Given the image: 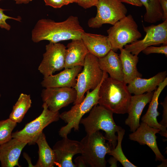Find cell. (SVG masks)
<instances>
[{"label":"cell","instance_id":"cell-1","mask_svg":"<svg viewBox=\"0 0 167 167\" xmlns=\"http://www.w3.org/2000/svg\"><path fill=\"white\" fill-rule=\"evenodd\" d=\"M84 32L78 17L70 16L66 20L56 22L49 19L37 21L32 31V40L35 43L47 40L53 43L81 39Z\"/></svg>","mask_w":167,"mask_h":167},{"label":"cell","instance_id":"cell-2","mask_svg":"<svg viewBox=\"0 0 167 167\" xmlns=\"http://www.w3.org/2000/svg\"><path fill=\"white\" fill-rule=\"evenodd\" d=\"M98 104L113 113H127L131 94L126 84L108 76L102 83L99 90Z\"/></svg>","mask_w":167,"mask_h":167},{"label":"cell","instance_id":"cell-3","mask_svg":"<svg viewBox=\"0 0 167 167\" xmlns=\"http://www.w3.org/2000/svg\"><path fill=\"white\" fill-rule=\"evenodd\" d=\"M113 113L103 106L96 105L90 111L88 115L81 119L80 123L84 126L87 134H91L102 130L105 132V137L114 148L116 146L118 136L116 132L121 128L115 123Z\"/></svg>","mask_w":167,"mask_h":167},{"label":"cell","instance_id":"cell-4","mask_svg":"<svg viewBox=\"0 0 167 167\" xmlns=\"http://www.w3.org/2000/svg\"><path fill=\"white\" fill-rule=\"evenodd\" d=\"M108 76V74L103 71L102 81L96 88L91 91H87L86 96L81 102L74 105L70 110L60 114V118L67 123L59 131L60 136L62 138L67 137L73 128L75 131H79V124L83 116L98 104L100 87L104 79Z\"/></svg>","mask_w":167,"mask_h":167},{"label":"cell","instance_id":"cell-5","mask_svg":"<svg viewBox=\"0 0 167 167\" xmlns=\"http://www.w3.org/2000/svg\"><path fill=\"white\" fill-rule=\"evenodd\" d=\"M102 133L98 131L87 134L80 141L83 145L81 156L87 166L91 167H105V156L113 149Z\"/></svg>","mask_w":167,"mask_h":167},{"label":"cell","instance_id":"cell-6","mask_svg":"<svg viewBox=\"0 0 167 167\" xmlns=\"http://www.w3.org/2000/svg\"><path fill=\"white\" fill-rule=\"evenodd\" d=\"M83 67L77 76L74 88L76 91L77 98L74 105L81 102L86 92L96 88L101 82L103 76V71L100 67L98 58L89 52L85 57Z\"/></svg>","mask_w":167,"mask_h":167},{"label":"cell","instance_id":"cell-7","mask_svg":"<svg viewBox=\"0 0 167 167\" xmlns=\"http://www.w3.org/2000/svg\"><path fill=\"white\" fill-rule=\"evenodd\" d=\"M107 32L112 50L115 52L125 45L138 40L142 36L137 24L131 14L126 15L113 25Z\"/></svg>","mask_w":167,"mask_h":167},{"label":"cell","instance_id":"cell-8","mask_svg":"<svg viewBox=\"0 0 167 167\" xmlns=\"http://www.w3.org/2000/svg\"><path fill=\"white\" fill-rule=\"evenodd\" d=\"M42 107L43 110L41 114L35 119L26 124L22 130L12 133V138L29 145L34 144L44 128L59 119L60 114L59 111L54 112L50 110L44 103Z\"/></svg>","mask_w":167,"mask_h":167},{"label":"cell","instance_id":"cell-9","mask_svg":"<svg viewBox=\"0 0 167 167\" xmlns=\"http://www.w3.org/2000/svg\"><path fill=\"white\" fill-rule=\"evenodd\" d=\"M96 6V15L88 22V26L92 28H99L105 24L113 25L125 16L127 12L120 0H98Z\"/></svg>","mask_w":167,"mask_h":167},{"label":"cell","instance_id":"cell-10","mask_svg":"<svg viewBox=\"0 0 167 167\" xmlns=\"http://www.w3.org/2000/svg\"><path fill=\"white\" fill-rule=\"evenodd\" d=\"M146 35L142 40H137L124 46V49L134 55H138L146 48L153 45L167 44V19L157 25H143Z\"/></svg>","mask_w":167,"mask_h":167},{"label":"cell","instance_id":"cell-11","mask_svg":"<svg viewBox=\"0 0 167 167\" xmlns=\"http://www.w3.org/2000/svg\"><path fill=\"white\" fill-rule=\"evenodd\" d=\"M66 47L59 43L49 42L45 46V52L38 70L46 77L64 69Z\"/></svg>","mask_w":167,"mask_h":167},{"label":"cell","instance_id":"cell-12","mask_svg":"<svg viewBox=\"0 0 167 167\" xmlns=\"http://www.w3.org/2000/svg\"><path fill=\"white\" fill-rule=\"evenodd\" d=\"M41 96L43 103L50 110L57 112L70 104L74 103L77 92L74 88L67 87L45 88Z\"/></svg>","mask_w":167,"mask_h":167},{"label":"cell","instance_id":"cell-13","mask_svg":"<svg viewBox=\"0 0 167 167\" xmlns=\"http://www.w3.org/2000/svg\"><path fill=\"white\" fill-rule=\"evenodd\" d=\"M83 145L81 142L67 137L57 141L53 147L56 156L55 165L59 167H76L72 162L73 156L81 154Z\"/></svg>","mask_w":167,"mask_h":167},{"label":"cell","instance_id":"cell-14","mask_svg":"<svg viewBox=\"0 0 167 167\" xmlns=\"http://www.w3.org/2000/svg\"><path fill=\"white\" fill-rule=\"evenodd\" d=\"M160 131V129L151 127L142 122L135 132L129 135V138L140 145H147L155 153L156 160L163 162L167 161V159H165L159 150L156 135V134Z\"/></svg>","mask_w":167,"mask_h":167},{"label":"cell","instance_id":"cell-15","mask_svg":"<svg viewBox=\"0 0 167 167\" xmlns=\"http://www.w3.org/2000/svg\"><path fill=\"white\" fill-rule=\"evenodd\" d=\"M153 92L131 96L128 108L127 118L125 124L130 128L132 132L139 126V121L143 110L146 105L151 101Z\"/></svg>","mask_w":167,"mask_h":167},{"label":"cell","instance_id":"cell-16","mask_svg":"<svg viewBox=\"0 0 167 167\" xmlns=\"http://www.w3.org/2000/svg\"><path fill=\"white\" fill-rule=\"evenodd\" d=\"M82 67L76 66L71 68H64V70L57 74L44 77L41 85L45 88H74L76 83V77L82 70Z\"/></svg>","mask_w":167,"mask_h":167},{"label":"cell","instance_id":"cell-17","mask_svg":"<svg viewBox=\"0 0 167 167\" xmlns=\"http://www.w3.org/2000/svg\"><path fill=\"white\" fill-rule=\"evenodd\" d=\"M27 143L12 138L0 145V161L2 167L21 166L18 161L22 151Z\"/></svg>","mask_w":167,"mask_h":167},{"label":"cell","instance_id":"cell-18","mask_svg":"<svg viewBox=\"0 0 167 167\" xmlns=\"http://www.w3.org/2000/svg\"><path fill=\"white\" fill-rule=\"evenodd\" d=\"M167 85L166 77L153 92L148 110L141 118L142 122L146 123L151 127L160 129L161 131L159 133L162 136L166 138L167 135V128L161 126L158 122L157 117L160 114L157 110L159 97L161 92Z\"/></svg>","mask_w":167,"mask_h":167},{"label":"cell","instance_id":"cell-19","mask_svg":"<svg viewBox=\"0 0 167 167\" xmlns=\"http://www.w3.org/2000/svg\"><path fill=\"white\" fill-rule=\"evenodd\" d=\"M81 39L88 52L99 58L105 56L112 49L108 36L84 32Z\"/></svg>","mask_w":167,"mask_h":167},{"label":"cell","instance_id":"cell-20","mask_svg":"<svg viewBox=\"0 0 167 167\" xmlns=\"http://www.w3.org/2000/svg\"><path fill=\"white\" fill-rule=\"evenodd\" d=\"M88 52L81 39H73L66 47L64 68L83 67Z\"/></svg>","mask_w":167,"mask_h":167},{"label":"cell","instance_id":"cell-21","mask_svg":"<svg viewBox=\"0 0 167 167\" xmlns=\"http://www.w3.org/2000/svg\"><path fill=\"white\" fill-rule=\"evenodd\" d=\"M167 71H165L148 79L137 77L128 84V89L131 94L135 95L153 92L167 77Z\"/></svg>","mask_w":167,"mask_h":167},{"label":"cell","instance_id":"cell-22","mask_svg":"<svg viewBox=\"0 0 167 167\" xmlns=\"http://www.w3.org/2000/svg\"><path fill=\"white\" fill-rule=\"evenodd\" d=\"M119 50L120 53L119 56L123 75V82L126 84H128L136 78L142 76L137 67L139 58L138 55L132 54L124 48Z\"/></svg>","mask_w":167,"mask_h":167},{"label":"cell","instance_id":"cell-23","mask_svg":"<svg viewBox=\"0 0 167 167\" xmlns=\"http://www.w3.org/2000/svg\"><path fill=\"white\" fill-rule=\"evenodd\" d=\"M101 69L109 75L111 78L121 81L123 75L121 62L119 55L112 49L105 56L98 58Z\"/></svg>","mask_w":167,"mask_h":167},{"label":"cell","instance_id":"cell-24","mask_svg":"<svg viewBox=\"0 0 167 167\" xmlns=\"http://www.w3.org/2000/svg\"><path fill=\"white\" fill-rule=\"evenodd\" d=\"M38 147V159L35 167H52L55 165L56 156L53 149L49 147L45 135L42 132L36 141Z\"/></svg>","mask_w":167,"mask_h":167},{"label":"cell","instance_id":"cell-25","mask_svg":"<svg viewBox=\"0 0 167 167\" xmlns=\"http://www.w3.org/2000/svg\"><path fill=\"white\" fill-rule=\"evenodd\" d=\"M32 100L29 95L21 93L13 106L9 118L16 123L22 121L25 114L31 107Z\"/></svg>","mask_w":167,"mask_h":167},{"label":"cell","instance_id":"cell-26","mask_svg":"<svg viewBox=\"0 0 167 167\" xmlns=\"http://www.w3.org/2000/svg\"><path fill=\"white\" fill-rule=\"evenodd\" d=\"M144 6L146 12L144 20L146 22L154 23L162 19L163 12L160 0H139Z\"/></svg>","mask_w":167,"mask_h":167},{"label":"cell","instance_id":"cell-27","mask_svg":"<svg viewBox=\"0 0 167 167\" xmlns=\"http://www.w3.org/2000/svg\"><path fill=\"white\" fill-rule=\"evenodd\" d=\"M125 130L121 127L117 131L118 139L117 145L112 149L108 155H111L119 161L124 167H136L126 157L123 152L122 142L125 133Z\"/></svg>","mask_w":167,"mask_h":167},{"label":"cell","instance_id":"cell-28","mask_svg":"<svg viewBox=\"0 0 167 167\" xmlns=\"http://www.w3.org/2000/svg\"><path fill=\"white\" fill-rule=\"evenodd\" d=\"M16 125L17 123L9 118L0 121V145L12 138V132Z\"/></svg>","mask_w":167,"mask_h":167},{"label":"cell","instance_id":"cell-29","mask_svg":"<svg viewBox=\"0 0 167 167\" xmlns=\"http://www.w3.org/2000/svg\"><path fill=\"white\" fill-rule=\"evenodd\" d=\"M5 10L0 8V28L9 31L11 26L6 22V20L7 19H12L20 22L21 19L19 17L14 18L7 16L4 13L3 11Z\"/></svg>","mask_w":167,"mask_h":167},{"label":"cell","instance_id":"cell-30","mask_svg":"<svg viewBox=\"0 0 167 167\" xmlns=\"http://www.w3.org/2000/svg\"><path fill=\"white\" fill-rule=\"evenodd\" d=\"M142 52L146 55H148L151 54L157 53L164 54L167 57V45H164L160 47L151 46L145 48Z\"/></svg>","mask_w":167,"mask_h":167},{"label":"cell","instance_id":"cell-31","mask_svg":"<svg viewBox=\"0 0 167 167\" xmlns=\"http://www.w3.org/2000/svg\"><path fill=\"white\" fill-rule=\"evenodd\" d=\"M98 0H76V3L83 8L87 9L96 6Z\"/></svg>","mask_w":167,"mask_h":167},{"label":"cell","instance_id":"cell-32","mask_svg":"<svg viewBox=\"0 0 167 167\" xmlns=\"http://www.w3.org/2000/svg\"><path fill=\"white\" fill-rule=\"evenodd\" d=\"M165 98L163 102L161 103L163 107L162 119L159 123L166 128L167 127V97Z\"/></svg>","mask_w":167,"mask_h":167},{"label":"cell","instance_id":"cell-33","mask_svg":"<svg viewBox=\"0 0 167 167\" xmlns=\"http://www.w3.org/2000/svg\"><path fill=\"white\" fill-rule=\"evenodd\" d=\"M46 6L55 8H59L66 5L65 0H43Z\"/></svg>","mask_w":167,"mask_h":167},{"label":"cell","instance_id":"cell-34","mask_svg":"<svg viewBox=\"0 0 167 167\" xmlns=\"http://www.w3.org/2000/svg\"><path fill=\"white\" fill-rule=\"evenodd\" d=\"M160 2L163 12L162 20L164 21L167 19V0H160Z\"/></svg>","mask_w":167,"mask_h":167},{"label":"cell","instance_id":"cell-35","mask_svg":"<svg viewBox=\"0 0 167 167\" xmlns=\"http://www.w3.org/2000/svg\"><path fill=\"white\" fill-rule=\"evenodd\" d=\"M76 167H85L87 165L81 156L77 157L74 160Z\"/></svg>","mask_w":167,"mask_h":167},{"label":"cell","instance_id":"cell-36","mask_svg":"<svg viewBox=\"0 0 167 167\" xmlns=\"http://www.w3.org/2000/svg\"><path fill=\"white\" fill-rule=\"evenodd\" d=\"M122 2L126 3L135 6H142L141 3L139 0H120Z\"/></svg>","mask_w":167,"mask_h":167},{"label":"cell","instance_id":"cell-37","mask_svg":"<svg viewBox=\"0 0 167 167\" xmlns=\"http://www.w3.org/2000/svg\"><path fill=\"white\" fill-rule=\"evenodd\" d=\"M109 164L110 165V167H117V160L113 156L111 157L108 161Z\"/></svg>","mask_w":167,"mask_h":167},{"label":"cell","instance_id":"cell-38","mask_svg":"<svg viewBox=\"0 0 167 167\" xmlns=\"http://www.w3.org/2000/svg\"><path fill=\"white\" fill-rule=\"evenodd\" d=\"M17 4H27L31 2L32 0H13Z\"/></svg>","mask_w":167,"mask_h":167},{"label":"cell","instance_id":"cell-39","mask_svg":"<svg viewBox=\"0 0 167 167\" xmlns=\"http://www.w3.org/2000/svg\"><path fill=\"white\" fill-rule=\"evenodd\" d=\"M66 5L71 3L76 2V0H65Z\"/></svg>","mask_w":167,"mask_h":167},{"label":"cell","instance_id":"cell-40","mask_svg":"<svg viewBox=\"0 0 167 167\" xmlns=\"http://www.w3.org/2000/svg\"><path fill=\"white\" fill-rule=\"evenodd\" d=\"M167 161L162 162V163L160 165H159V167H166L167 166Z\"/></svg>","mask_w":167,"mask_h":167},{"label":"cell","instance_id":"cell-41","mask_svg":"<svg viewBox=\"0 0 167 167\" xmlns=\"http://www.w3.org/2000/svg\"><path fill=\"white\" fill-rule=\"evenodd\" d=\"M1 94L0 93V97H1Z\"/></svg>","mask_w":167,"mask_h":167},{"label":"cell","instance_id":"cell-42","mask_svg":"<svg viewBox=\"0 0 167 167\" xmlns=\"http://www.w3.org/2000/svg\"><path fill=\"white\" fill-rule=\"evenodd\" d=\"M1 0H0V1H1Z\"/></svg>","mask_w":167,"mask_h":167}]
</instances>
